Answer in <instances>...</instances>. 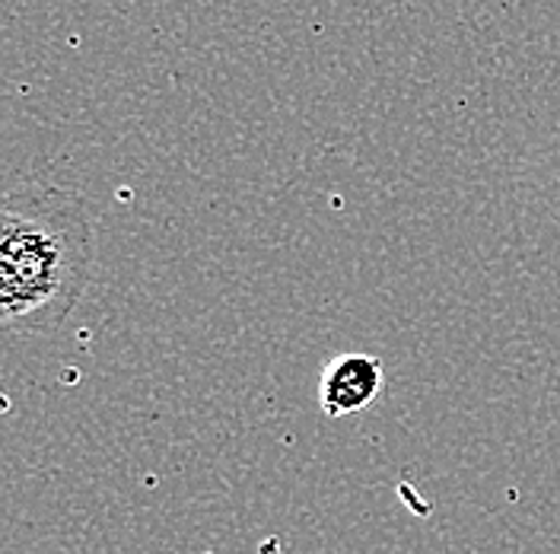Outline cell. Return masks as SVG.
Masks as SVG:
<instances>
[{
  "label": "cell",
  "mask_w": 560,
  "mask_h": 554,
  "mask_svg": "<svg viewBox=\"0 0 560 554\" xmlns=\"http://www.w3.org/2000/svg\"><path fill=\"white\" fill-rule=\"evenodd\" d=\"M93 277V227L65 188L30 185L0 198V328L58 332Z\"/></svg>",
  "instance_id": "cell-1"
},
{
  "label": "cell",
  "mask_w": 560,
  "mask_h": 554,
  "mask_svg": "<svg viewBox=\"0 0 560 554\" xmlns=\"http://www.w3.org/2000/svg\"><path fill=\"white\" fill-rule=\"evenodd\" d=\"M383 392V360L373 354H338L318 380V405L328 417H350Z\"/></svg>",
  "instance_id": "cell-2"
}]
</instances>
